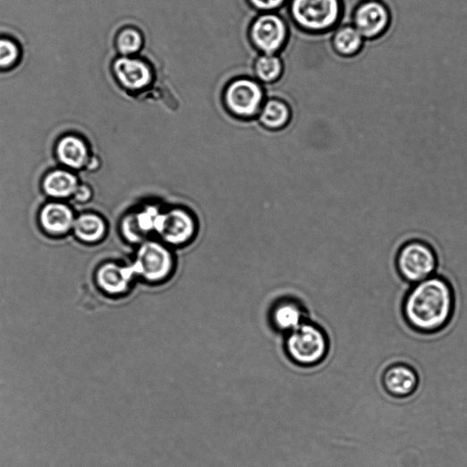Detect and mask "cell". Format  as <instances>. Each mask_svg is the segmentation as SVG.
Wrapping results in <instances>:
<instances>
[{"label": "cell", "instance_id": "ba28073f", "mask_svg": "<svg viewBox=\"0 0 467 467\" xmlns=\"http://www.w3.org/2000/svg\"><path fill=\"white\" fill-rule=\"evenodd\" d=\"M173 266L172 256L166 249L157 243H149L140 250L132 270L149 282L157 283L171 274Z\"/></svg>", "mask_w": 467, "mask_h": 467}, {"label": "cell", "instance_id": "8fae6325", "mask_svg": "<svg viewBox=\"0 0 467 467\" xmlns=\"http://www.w3.org/2000/svg\"><path fill=\"white\" fill-rule=\"evenodd\" d=\"M115 75L120 83L132 90L142 89L148 87L153 73L150 67L144 63L132 58H121L115 63Z\"/></svg>", "mask_w": 467, "mask_h": 467}, {"label": "cell", "instance_id": "277c9868", "mask_svg": "<svg viewBox=\"0 0 467 467\" xmlns=\"http://www.w3.org/2000/svg\"><path fill=\"white\" fill-rule=\"evenodd\" d=\"M290 358L302 366H312L320 362L328 352V340L318 327L302 323L290 333L286 342Z\"/></svg>", "mask_w": 467, "mask_h": 467}, {"label": "cell", "instance_id": "9a60e30c", "mask_svg": "<svg viewBox=\"0 0 467 467\" xmlns=\"http://www.w3.org/2000/svg\"><path fill=\"white\" fill-rule=\"evenodd\" d=\"M58 157L64 165L79 169L88 164V149L82 140L75 136L63 138L57 148Z\"/></svg>", "mask_w": 467, "mask_h": 467}, {"label": "cell", "instance_id": "6da1fadb", "mask_svg": "<svg viewBox=\"0 0 467 467\" xmlns=\"http://www.w3.org/2000/svg\"><path fill=\"white\" fill-rule=\"evenodd\" d=\"M454 292L442 272L408 288L403 301V315L410 328L423 335L443 331L452 319Z\"/></svg>", "mask_w": 467, "mask_h": 467}, {"label": "cell", "instance_id": "52a82bcc", "mask_svg": "<svg viewBox=\"0 0 467 467\" xmlns=\"http://www.w3.org/2000/svg\"><path fill=\"white\" fill-rule=\"evenodd\" d=\"M287 34L285 22L275 14L259 17L250 28L252 43L263 55H275L282 49Z\"/></svg>", "mask_w": 467, "mask_h": 467}, {"label": "cell", "instance_id": "7a4b0ae2", "mask_svg": "<svg viewBox=\"0 0 467 467\" xmlns=\"http://www.w3.org/2000/svg\"><path fill=\"white\" fill-rule=\"evenodd\" d=\"M440 257L428 240L410 238L395 251L394 271L399 283L406 287L424 282L440 272Z\"/></svg>", "mask_w": 467, "mask_h": 467}, {"label": "cell", "instance_id": "4fadbf2b", "mask_svg": "<svg viewBox=\"0 0 467 467\" xmlns=\"http://www.w3.org/2000/svg\"><path fill=\"white\" fill-rule=\"evenodd\" d=\"M40 222L47 232L53 235H63L73 226L74 217L67 206L52 203L41 210Z\"/></svg>", "mask_w": 467, "mask_h": 467}, {"label": "cell", "instance_id": "3957f363", "mask_svg": "<svg viewBox=\"0 0 467 467\" xmlns=\"http://www.w3.org/2000/svg\"><path fill=\"white\" fill-rule=\"evenodd\" d=\"M340 0H293L291 13L296 24L310 32L329 30L341 17Z\"/></svg>", "mask_w": 467, "mask_h": 467}, {"label": "cell", "instance_id": "44dd1931", "mask_svg": "<svg viewBox=\"0 0 467 467\" xmlns=\"http://www.w3.org/2000/svg\"><path fill=\"white\" fill-rule=\"evenodd\" d=\"M283 71V63L275 55H263L255 64L256 74L264 82L276 81L282 75Z\"/></svg>", "mask_w": 467, "mask_h": 467}, {"label": "cell", "instance_id": "7c38bea8", "mask_svg": "<svg viewBox=\"0 0 467 467\" xmlns=\"http://www.w3.org/2000/svg\"><path fill=\"white\" fill-rule=\"evenodd\" d=\"M133 274L132 267L107 264L98 271V283L106 293L114 296L121 295L127 292Z\"/></svg>", "mask_w": 467, "mask_h": 467}, {"label": "cell", "instance_id": "d4e9b609", "mask_svg": "<svg viewBox=\"0 0 467 467\" xmlns=\"http://www.w3.org/2000/svg\"><path fill=\"white\" fill-rule=\"evenodd\" d=\"M73 195L78 202H86L89 200L91 193L87 186L78 185V188Z\"/></svg>", "mask_w": 467, "mask_h": 467}, {"label": "cell", "instance_id": "d6986e66", "mask_svg": "<svg viewBox=\"0 0 467 467\" xmlns=\"http://www.w3.org/2000/svg\"><path fill=\"white\" fill-rule=\"evenodd\" d=\"M364 40L354 26H345L335 34L334 45L335 50L343 56L351 57L362 50Z\"/></svg>", "mask_w": 467, "mask_h": 467}, {"label": "cell", "instance_id": "e0dca14e", "mask_svg": "<svg viewBox=\"0 0 467 467\" xmlns=\"http://www.w3.org/2000/svg\"><path fill=\"white\" fill-rule=\"evenodd\" d=\"M76 236L86 243H96L103 239L106 232L105 221L95 214L81 216L73 224Z\"/></svg>", "mask_w": 467, "mask_h": 467}, {"label": "cell", "instance_id": "7402d4cb", "mask_svg": "<svg viewBox=\"0 0 467 467\" xmlns=\"http://www.w3.org/2000/svg\"><path fill=\"white\" fill-rule=\"evenodd\" d=\"M143 42L141 32L133 28L122 30L116 39L117 49L124 56L132 55L141 50Z\"/></svg>", "mask_w": 467, "mask_h": 467}, {"label": "cell", "instance_id": "ffe728a7", "mask_svg": "<svg viewBox=\"0 0 467 467\" xmlns=\"http://www.w3.org/2000/svg\"><path fill=\"white\" fill-rule=\"evenodd\" d=\"M291 119V111L289 106L278 100L268 101L260 113L261 123L273 130L282 129L285 127Z\"/></svg>", "mask_w": 467, "mask_h": 467}, {"label": "cell", "instance_id": "ac0fdd59", "mask_svg": "<svg viewBox=\"0 0 467 467\" xmlns=\"http://www.w3.org/2000/svg\"><path fill=\"white\" fill-rule=\"evenodd\" d=\"M43 188L52 197L67 198L75 193L78 181L72 174L58 170L46 176Z\"/></svg>", "mask_w": 467, "mask_h": 467}, {"label": "cell", "instance_id": "2e32d148", "mask_svg": "<svg viewBox=\"0 0 467 467\" xmlns=\"http://www.w3.org/2000/svg\"><path fill=\"white\" fill-rule=\"evenodd\" d=\"M304 311L294 301L278 303L272 312V321L276 328L283 332H293L303 323Z\"/></svg>", "mask_w": 467, "mask_h": 467}, {"label": "cell", "instance_id": "30bf717a", "mask_svg": "<svg viewBox=\"0 0 467 467\" xmlns=\"http://www.w3.org/2000/svg\"><path fill=\"white\" fill-rule=\"evenodd\" d=\"M382 385L388 395L395 399H405L415 393L419 386L416 371L404 363H395L386 369Z\"/></svg>", "mask_w": 467, "mask_h": 467}, {"label": "cell", "instance_id": "5bb4252c", "mask_svg": "<svg viewBox=\"0 0 467 467\" xmlns=\"http://www.w3.org/2000/svg\"><path fill=\"white\" fill-rule=\"evenodd\" d=\"M159 212L151 208L124 220L123 232L131 242L141 241L149 231L156 230Z\"/></svg>", "mask_w": 467, "mask_h": 467}, {"label": "cell", "instance_id": "9c48e42d", "mask_svg": "<svg viewBox=\"0 0 467 467\" xmlns=\"http://www.w3.org/2000/svg\"><path fill=\"white\" fill-rule=\"evenodd\" d=\"M156 230L167 243L177 246L191 242L197 226L191 214L175 208L166 214H159Z\"/></svg>", "mask_w": 467, "mask_h": 467}, {"label": "cell", "instance_id": "cb8c5ba5", "mask_svg": "<svg viewBox=\"0 0 467 467\" xmlns=\"http://www.w3.org/2000/svg\"><path fill=\"white\" fill-rule=\"evenodd\" d=\"M285 0H250L251 5L259 11H273L284 4Z\"/></svg>", "mask_w": 467, "mask_h": 467}, {"label": "cell", "instance_id": "5b68a950", "mask_svg": "<svg viewBox=\"0 0 467 467\" xmlns=\"http://www.w3.org/2000/svg\"><path fill=\"white\" fill-rule=\"evenodd\" d=\"M393 23V14L383 0H365L355 10L353 26L364 39L384 37Z\"/></svg>", "mask_w": 467, "mask_h": 467}, {"label": "cell", "instance_id": "8992f818", "mask_svg": "<svg viewBox=\"0 0 467 467\" xmlns=\"http://www.w3.org/2000/svg\"><path fill=\"white\" fill-rule=\"evenodd\" d=\"M263 98L259 84L246 78L233 81L225 90L226 108L241 118L255 116L261 108Z\"/></svg>", "mask_w": 467, "mask_h": 467}, {"label": "cell", "instance_id": "603a6c76", "mask_svg": "<svg viewBox=\"0 0 467 467\" xmlns=\"http://www.w3.org/2000/svg\"><path fill=\"white\" fill-rule=\"evenodd\" d=\"M20 55L16 42L7 38H0V69L6 70L15 66Z\"/></svg>", "mask_w": 467, "mask_h": 467}]
</instances>
